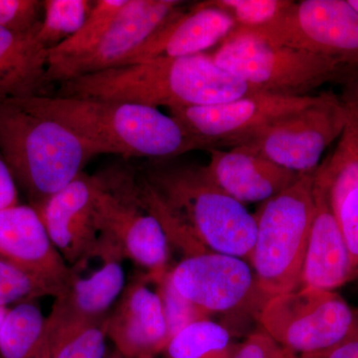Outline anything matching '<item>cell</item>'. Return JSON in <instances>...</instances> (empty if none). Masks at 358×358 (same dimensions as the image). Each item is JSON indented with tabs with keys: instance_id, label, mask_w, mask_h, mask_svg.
<instances>
[{
	"instance_id": "6da1fadb",
	"label": "cell",
	"mask_w": 358,
	"mask_h": 358,
	"mask_svg": "<svg viewBox=\"0 0 358 358\" xmlns=\"http://www.w3.org/2000/svg\"><path fill=\"white\" fill-rule=\"evenodd\" d=\"M136 183L141 202L185 257L215 252L250 261L255 216L221 190L205 166L155 164Z\"/></svg>"
},
{
	"instance_id": "7a4b0ae2",
	"label": "cell",
	"mask_w": 358,
	"mask_h": 358,
	"mask_svg": "<svg viewBox=\"0 0 358 358\" xmlns=\"http://www.w3.org/2000/svg\"><path fill=\"white\" fill-rule=\"evenodd\" d=\"M254 92L205 53L152 59L74 78L61 83L55 96L171 110L229 102Z\"/></svg>"
},
{
	"instance_id": "3957f363",
	"label": "cell",
	"mask_w": 358,
	"mask_h": 358,
	"mask_svg": "<svg viewBox=\"0 0 358 358\" xmlns=\"http://www.w3.org/2000/svg\"><path fill=\"white\" fill-rule=\"evenodd\" d=\"M39 114L60 122L99 155L169 159L209 148L171 115L138 103L57 96H23Z\"/></svg>"
},
{
	"instance_id": "277c9868",
	"label": "cell",
	"mask_w": 358,
	"mask_h": 358,
	"mask_svg": "<svg viewBox=\"0 0 358 358\" xmlns=\"http://www.w3.org/2000/svg\"><path fill=\"white\" fill-rule=\"evenodd\" d=\"M0 154L34 208L99 155L75 131L31 109L22 98L0 99Z\"/></svg>"
},
{
	"instance_id": "5b68a950",
	"label": "cell",
	"mask_w": 358,
	"mask_h": 358,
	"mask_svg": "<svg viewBox=\"0 0 358 358\" xmlns=\"http://www.w3.org/2000/svg\"><path fill=\"white\" fill-rule=\"evenodd\" d=\"M315 173L301 174L286 190L261 203L254 214L256 239L249 262L258 293L265 301L300 288L315 213Z\"/></svg>"
},
{
	"instance_id": "8992f818",
	"label": "cell",
	"mask_w": 358,
	"mask_h": 358,
	"mask_svg": "<svg viewBox=\"0 0 358 358\" xmlns=\"http://www.w3.org/2000/svg\"><path fill=\"white\" fill-rule=\"evenodd\" d=\"M211 56L221 68L255 92L310 96V92L329 82L358 79L357 71L331 59L234 31Z\"/></svg>"
},
{
	"instance_id": "52a82bcc",
	"label": "cell",
	"mask_w": 358,
	"mask_h": 358,
	"mask_svg": "<svg viewBox=\"0 0 358 358\" xmlns=\"http://www.w3.org/2000/svg\"><path fill=\"white\" fill-rule=\"evenodd\" d=\"M99 176L95 214L100 244L115 250L148 271V279L159 285L169 271V238L138 194L136 178L128 169Z\"/></svg>"
},
{
	"instance_id": "ba28073f",
	"label": "cell",
	"mask_w": 358,
	"mask_h": 358,
	"mask_svg": "<svg viewBox=\"0 0 358 358\" xmlns=\"http://www.w3.org/2000/svg\"><path fill=\"white\" fill-rule=\"evenodd\" d=\"M233 31L331 59L358 72V13L348 0H301L273 22Z\"/></svg>"
},
{
	"instance_id": "9c48e42d",
	"label": "cell",
	"mask_w": 358,
	"mask_h": 358,
	"mask_svg": "<svg viewBox=\"0 0 358 358\" xmlns=\"http://www.w3.org/2000/svg\"><path fill=\"white\" fill-rule=\"evenodd\" d=\"M348 120V103L334 93H322L313 105L261 129L235 148L294 173L312 174L327 148L345 133Z\"/></svg>"
},
{
	"instance_id": "30bf717a",
	"label": "cell",
	"mask_w": 358,
	"mask_h": 358,
	"mask_svg": "<svg viewBox=\"0 0 358 358\" xmlns=\"http://www.w3.org/2000/svg\"><path fill=\"white\" fill-rule=\"evenodd\" d=\"M355 317V308L336 292L299 288L264 301L258 319L266 334L300 357L336 345Z\"/></svg>"
},
{
	"instance_id": "8fae6325",
	"label": "cell",
	"mask_w": 358,
	"mask_h": 358,
	"mask_svg": "<svg viewBox=\"0 0 358 358\" xmlns=\"http://www.w3.org/2000/svg\"><path fill=\"white\" fill-rule=\"evenodd\" d=\"M317 99L319 95L254 92L229 102L169 110L188 133L206 143L209 150L232 148L270 124L306 109Z\"/></svg>"
},
{
	"instance_id": "7c38bea8",
	"label": "cell",
	"mask_w": 358,
	"mask_h": 358,
	"mask_svg": "<svg viewBox=\"0 0 358 358\" xmlns=\"http://www.w3.org/2000/svg\"><path fill=\"white\" fill-rule=\"evenodd\" d=\"M185 4L178 0H128L96 43L76 55L48 63L47 82L61 84L120 67Z\"/></svg>"
},
{
	"instance_id": "4fadbf2b",
	"label": "cell",
	"mask_w": 358,
	"mask_h": 358,
	"mask_svg": "<svg viewBox=\"0 0 358 358\" xmlns=\"http://www.w3.org/2000/svg\"><path fill=\"white\" fill-rule=\"evenodd\" d=\"M169 273L178 293L209 315L235 310L258 292L247 261L226 254L185 257Z\"/></svg>"
},
{
	"instance_id": "5bb4252c",
	"label": "cell",
	"mask_w": 358,
	"mask_h": 358,
	"mask_svg": "<svg viewBox=\"0 0 358 358\" xmlns=\"http://www.w3.org/2000/svg\"><path fill=\"white\" fill-rule=\"evenodd\" d=\"M99 176L80 174L36 207L52 243L68 265L95 258L100 242L95 203Z\"/></svg>"
},
{
	"instance_id": "9a60e30c",
	"label": "cell",
	"mask_w": 358,
	"mask_h": 358,
	"mask_svg": "<svg viewBox=\"0 0 358 358\" xmlns=\"http://www.w3.org/2000/svg\"><path fill=\"white\" fill-rule=\"evenodd\" d=\"M0 259L48 282L58 294L72 275L38 212L28 205L0 210Z\"/></svg>"
},
{
	"instance_id": "2e32d148",
	"label": "cell",
	"mask_w": 358,
	"mask_h": 358,
	"mask_svg": "<svg viewBox=\"0 0 358 358\" xmlns=\"http://www.w3.org/2000/svg\"><path fill=\"white\" fill-rule=\"evenodd\" d=\"M350 120L333 154L315 173L326 190L331 210L345 238L352 273L358 268V91L345 99Z\"/></svg>"
},
{
	"instance_id": "e0dca14e",
	"label": "cell",
	"mask_w": 358,
	"mask_h": 358,
	"mask_svg": "<svg viewBox=\"0 0 358 358\" xmlns=\"http://www.w3.org/2000/svg\"><path fill=\"white\" fill-rule=\"evenodd\" d=\"M235 28L236 23L229 14L209 1L199 2L188 10L182 7L122 66L205 54L222 43Z\"/></svg>"
},
{
	"instance_id": "ac0fdd59",
	"label": "cell",
	"mask_w": 358,
	"mask_h": 358,
	"mask_svg": "<svg viewBox=\"0 0 358 358\" xmlns=\"http://www.w3.org/2000/svg\"><path fill=\"white\" fill-rule=\"evenodd\" d=\"M107 336L124 358H154L169 343L159 293L133 282L107 319Z\"/></svg>"
},
{
	"instance_id": "d6986e66",
	"label": "cell",
	"mask_w": 358,
	"mask_h": 358,
	"mask_svg": "<svg viewBox=\"0 0 358 358\" xmlns=\"http://www.w3.org/2000/svg\"><path fill=\"white\" fill-rule=\"evenodd\" d=\"M315 213L301 268L300 288L336 292L350 282L352 270L345 238L326 190L313 183Z\"/></svg>"
},
{
	"instance_id": "ffe728a7",
	"label": "cell",
	"mask_w": 358,
	"mask_h": 358,
	"mask_svg": "<svg viewBox=\"0 0 358 358\" xmlns=\"http://www.w3.org/2000/svg\"><path fill=\"white\" fill-rule=\"evenodd\" d=\"M205 166L216 185L240 203H263L289 187L301 174L241 148H210Z\"/></svg>"
},
{
	"instance_id": "44dd1931",
	"label": "cell",
	"mask_w": 358,
	"mask_h": 358,
	"mask_svg": "<svg viewBox=\"0 0 358 358\" xmlns=\"http://www.w3.org/2000/svg\"><path fill=\"white\" fill-rule=\"evenodd\" d=\"M103 264L87 277L72 268V275L55 296L47 326L56 327L76 322H99L119 298L126 285L122 259L103 255Z\"/></svg>"
},
{
	"instance_id": "7402d4cb",
	"label": "cell",
	"mask_w": 358,
	"mask_h": 358,
	"mask_svg": "<svg viewBox=\"0 0 358 358\" xmlns=\"http://www.w3.org/2000/svg\"><path fill=\"white\" fill-rule=\"evenodd\" d=\"M49 50L37 33L21 34L0 27V99L44 95Z\"/></svg>"
},
{
	"instance_id": "603a6c76",
	"label": "cell",
	"mask_w": 358,
	"mask_h": 358,
	"mask_svg": "<svg viewBox=\"0 0 358 358\" xmlns=\"http://www.w3.org/2000/svg\"><path fill=\"white\" fill-rule=\"evenodd\" d=\"M47 317L34 303L9 308L0 327V358H44Z\"/></svg>"
},
{
	"instance_id": "cb8c5ba5",
	"label": "cell",
	"mask_w": 358,
	"mask_h": 358,
	"mask_svg": "<svg viewBox=\"0 0 358 358\" xmlns=\"http://www.w3.org/2000/svg\"><path fill=\"white\" fill-rule=\"evenodd\" d=\"M238 346L227 327L208 319L179 331L162 353L166 358H232Z\"/></svg>"
},
{
	"instance_id": "d4e9b609",
	"label": "cell",
	"mask_w": 358,
	"mask_h": 358,
	"mask_svg": "<svg viewBox=\"0 0 358 358\" xmlns=\"http://www.w3.org/2000/svg\"><path fill=\"white\" fill-rule=\"evenodd\" d=\"M107 319L47 326L44 358L105 357Z\"/></svg>"
},
{
	"instance_id": "484cf974",
	"label": "cell",
	"mask_w": 358,
	"mask_h": 358,
	"mask_svg": "<svg viewBox=\"0 0 358 358\" xmlns=\"http://www.w3.org/2000/svg\"><path fill=\"white\" fill-rule=\"evenodd\" d=\"M94 0H44L37 38L49 51L67 41L83 26Z\"/></svg>"
},
{
	"instance_id": "4316f807",
	"label": "cell",
	"mask_w": 358,
	"mask_h": 358,
	"mask_svg": "<svg viewBox=\"0 0 358 358\" xmlns=\"http://www.w3.org/2000/svg\"><path fill=\"white\" fill-rule=\"evenodd\" d=\"M128 0H95L93 8L81 29L67 41L49 51V62L81 53L96 43L112 25Z\"/></svg>"
},
{
	"instance_id": "83f0119b",
	"label": "cell",
	"mask_w": 358,
	"mask_h": 358,
	"mask_svg": "<svg viewBox=\"0 0 358 358\" xmlns=\"http://www.w3.org/2000/svg\"><path fill=\"white\" fill-rule=\"evenodd\" d=\"M57 294V289L48 282L0 259V307Z\"/></svg>"
},
{
	"instance_id": "f1b7e54d",
	"label": "cell",
	"mask_w": 358,
	"mask_h": 358,
	"mask_svg": "<svg viewBox=\"0 0 358 358\" xmlns=\"http://www.w3.org/2000/svg\"><path fill=\"white\" fill-rule=\"evenodd\" d=\"M209 3L229 14L236 27L257 28L279 17L293 0H208Z\"/></svg>"
},
{
	"instance_id": "f546056e",
	"label": "cell",
	"mask_w": 358,
	"mask_h": 358,
	"mask_svg": "<svg viewBox=\"0 0 358 358\" xmlns=\"http://www.w3.org/2000/svg\"><path fill=\"white\" fill-rule=\"evenodd\" d=\"M157 293L164 308L169 341L186 327L210 317L209 313L178 293V289L174 288L169 273L159 282Z\"/></svg>"
},
{
	"instance_id": "4dcf8cb0",
	"label": "cell",
	"mask_w": 358,
	"mask_h": 358,
	"mask_svg": "<svg viewBox=\"0 0 358 358\" xmlns=\"http://www.w3.org/2000/svg\"><path fill=\"white\" fill-rule=\"evenodd\" d=\"M43 1L0 0V27L21 34L38 33Z\"/></svg>"
},
{
	"instance_id": "1f68e13d",
	"label": "cell",
	"mask_w": 358,
	"mask_h": 358,
	"mask_svg": "<svg viewBox=\"0 0 358 358\" xmlns=\"http://www.w3.org/2000/svg\"><path fill=\"white\" fill-rule=\"evenodd\" d=\"M232 358H299L291 350L282 348L265 331L250 334L238 346Z\"/></svg>"
},
{
	"instance_id": "d6a6232c",
	"label": "cell",
	"mask_w": 358,
	"mask_h": 358,
	"mask_svg": "<svg viewBox=\"0 0 358 358\" xmlns=\"http://www.w3.org/2000/svg\"><path fill=\"white\" fill-rule=\"evenodd\" d=\"M299 358H358V308L352 329L336 345L322 352L300 355Z\"/></svg>"
},
{
	"instance_id": "836d02e7",
	"label": "cell",
	"mask_w": 358,
	"mask_h": 358,
	"mask_svg": "<svg viewBox=\"0 0 358 358\" xmlns=\"http://www.w3.org/2000/svg\"><path fill=\"white\" fill-rule=\"evenodd\" d=\"M18 203L17 185L6 160L0 154V210Z\"/></svg>"
},
{
	"instance_id": "e575fe53",
	"label": "cell",
	"mask_w": 358,
	"mask_h": 358,
	"mask_svg": "<svg viewBox=\"0 0 358 358\" xmlns=\"http://www.w3.org/2000/svg\"><path fill=\"white\" fill-rule=\"evenodd\" d=\"M8 310L9 308L0 307V327H1L2 322H3L4 317H6Z\"/></svg>"
},
{
	"instance_id": "d590c367",
	"label": "cell",
	"mask_w": 358,
	"mask_h": 358,
	"mask_svg": "<svg viewBox=\"0 0 358 358\" xmlns=\"http://www.w3.org/2000/svg\"><path fill=\"white\" fill-rule=\"evenodd\" d=\"M350 282H357L358 284V268L352 273V278H350Z\"/></svg>"
},
{
	"instance_id": "8d00e7d4",
	"label": "cell",
	"mask_w": 358,
	"mask_h": 358,
	"mask_svg": "<svg viewBox=\"0 0 358 358\" xmlns=\"http://www.w3.org/2000/svg\"><path fill=\"white\" fill-rule=\"evenodd\" d=\"M348 1H350V3L352 4L353 8H355L358 13V0H348Z\"/></svg>"
}]
</instances>
